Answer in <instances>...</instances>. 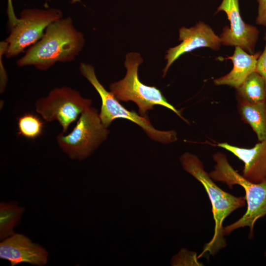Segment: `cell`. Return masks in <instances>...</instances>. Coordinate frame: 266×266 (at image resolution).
I'll use <instances>...</instances> for the list:
<instances>
[{"label": "cell", "instance_id": "6da1fadb", "mask_svg": "<svg viewBox=\"0 0 266 266\" xmlns=\"http://www.w3.org/2000/svg\"><path fill=\"white\" fill-rule=\"evenodd\" d=\"M85 40L83 33L74 26L70 17L50 24L43 35L17 61L18 66H33L46 70L56 63L73 61L82 51Z\"/></svg>", "mask_w": 266, "mask_h": 266}, {"label": "cell", "instance_id": "7a4b0ae2", "mask_svg": "<svg viewBox=\"0 0 266 266\" xmlns=\"http://www.w3.org/2000/svg\"><path fill=\"white\" fill-rule=\"evenodd\" d=\"M180 160L183 169L204 187L211 203L215 221L212 238L204 245L198 258L206 253L214 256L227 245L223 233L224 220L233 211L245 205V197H235L219 188L205 170L202 162L196 155L185 152L180 157Z\"/></svg>", "mask_w": 266, "mask_h": 266}, {"label": "cell", "instance_id": "3957f363", "mask_svg": "<svg viewBox=\"0 0 266 266\" xmlns=\"http://www.w3.org/2000/svg\"><path fill=\"white\" fill-rule=\"evenodd\" d=\"M214 169L209 173L215 181L225 183L231 189L238 185L243 188L247 207L245 214L238 220L224 227V235H228L239 228L249 227V237L253 236L255 222L266 215V179L259 183L252 182L235 170L229 163L226 155L218 152L213 155Z\"/></svg>", "mask_w": 266, "mask_h": 266}, {"label": "cell", "instance_id": "277c9868", "mask_svg": "<svg viewBox=\"0 0 266 266\" xmlns=\"http://www.w3.org/2000/svg\"><path fill=\"white\" fill-rule=\"evenodd\" d=\"M143 59L138 53L130 52L126 56L124 65L127 69L125 77L121 80L111 83L110 92L119 101H132L138 107L140 115L146 117L148 110H153L155 105H160L173 111L183 120L181 112L170 104L161 91L155 86H149L139 79L138 70Z\"/></svg>", "mask_w": 266, "mask_h": 266}, {"label": "cell", "instance_id": "5b68a950", "mask_svg": "<svg viewBox=\"0 0 266 266\" xmlns=\"http://www.w3.org/2000/svg\"><path fill=\"white\" fill-rule=\"evenodd\" d=\"M81 74L91 84L99 94L101 100L100 117L106 128L115 119H128L141 127L151 139L163 143H169L178 140L174 130L160 131L151 124L147 116L143 117L134 111L125 108L113 95L107 91L99 81L94 67L90 64L81 63L79 66Z\"/></svg>", "mask_w": 266, "mask_h": 266}, {"label": "cell", "instance_id": "8992f818", "mask_svg": "<svg viewBox=\"0 0 266 266\" xmlns=\"http://www.w3.org/2000/svg\"><path fill=\"white\" fill-rule=\"evenodd\" d=\"M64 133L56 138L60 148L70 159L82 160L106 139L109 131L102 123L98 111L90 106L80 115L72 131Z\"/></svg>", "mask_w": 266, "mask_h": 266}, {"label": "cell", "instance_id": "52a82bcc", "mask_svg": "<svg viewBox=\"0 0 266 266\" xmlns=\"http://www.w3.org/2000/svg\"><path fill=\"white\" fill-rule=\"evenodd\" d=\"M62 18V11L57 8L23 10L17 24L10 28L9 34L5 40L8 44L5 56L7 58L15 57L35 44L50 24Z\"/></svg>", "mask_w": 266, "mask_h": 266}, {"label": "cell", "instance_id": "ba28073f", "mask_svg": "<svg viewBox=\"0 0 266 266\" xmlns=\"http://www.w3.org/2000/svg\"><path fill=\"white\" fill-rule=\"evenodd\" d=\"M92 100L83 98L77 90L67 86L56 88L47 96L35 102L36 112L46 122L57 121L66 133L70 125L76 121Z\"/></svg>", "mask_w": 266, "mask_h": 266}, {"label": "cell", "instance_id": "9c48e42d", "mask_svg": "<svg viewBox=\"0 0 266 266\" xmlns=\"http://www.w3.org/2000/svg\"><path fill=\"white\" fill-rule=\"evenodd\" d=\"M225 12L230 22V28L226 26L219 37L221 44L239 46L249 54H254L258 39V29L242 20L239 7V0H222L216 13Z\"/></svg>", "mask_w": 266, "mask_h": 266}, {"label": "cell", "instance_id": "30bf717a", "mask_svg": "<svg viewBox=\"0 0 266 266\" xmlns=\"http://www.w3.org/2000/svg\"><path fill=\"white\" fill-rule=\"evenodd\" d=\"M179 45L169 48L165 59L167 63L163 69L165 77L170 66L181 55L200 47H207L217 51L220 48L221 42L211 28L203 22H198L190 28L185 27L179 29Z\"/></svg>", "mask_w": 266, "mask_h": 266}, {"label": "cell", "instance_id": "8fae6325", "mask_svg": "<svg viewBox=\"0 0 266 266\" xmlns=\"http://www.w3.org/2000/svg\"><path fill=\"white\" fill-rule=\"evenodd\" d=\"M48 257L46 249L23 234L15 233L0 243V258L9 261L11 266L24 263L43 266Z\"/></svg>", "mask_w": 266, "mask_h": 266}, {"label": "cell", "instance_id": "7c38bea8", "mask_svg": "<svg viewBox=\"0 0 266 266\" xmlns=\"http://www.w3.org/2000/svg\"><path fill=\"white\" fill-rule=\"evenodd\" d=\"M217 146L230 151L243 162L242 175L248 180L259 183L266 179V139L259 141L251 148L226 142L219 143Z\"/></svg>", "mask_w": 266, "mask_h": 266}, {"label": "cell", "instance_id": "4fadbf2b", "mask_svg": "<svg viewBox=\"0 0 266 266\" xmlns=\"http://www.w3.org/2000/svg\"><path fill=\"white\" fill-rule=\"evenodd\" d=\"M261 53L258 51L251 54L239 46H235L233 55L226 58L232 61L233 69L226 75L215 79L214 84L227 85L235 89L239 87L246 78L255 71L257 60Z\"/></svg>", "mask_w": 266, "mask_h": 266}, {"label": "cell", "instance_id": "5bb4252c", "mask_svg": "<svg viewBox=\"0 0 266 266\" xmlns=\"http://www.w3.org/2000/svg\"><path fill=\"white\" fill-rule=\"evenodd\" d=\"M242 120L252 128L259 141L266 139V100L257 102H238Z\"/></svg>", "mask_w": 266, "mask_h": 266}, {"label": "cell", "instance_id": "9a60e30c", "mask_svg": "<svg viewBox=\"0 0 266 266\" xmlns=\"http://www.w3.org/2000/svg\"><path fill=\"white\" fill-rule=\"evenodd\" d=\"M238 102H257L266 100V85L263 77L256 71L252 72L236 89Z\"/></svg>", "mask_w": 266, "mask_h": 266}, {"label": "cell", "instance_id": "2e32d148", "mask_svg": "<svg viewBox=\"0 0 266 266\" xmlns=\"http://www.w3.org/2000/svg\"><path fill=\"white\" fill-rule=\"evenodd\" d=\"M25 210L14 203L1 202L0 204V239L2 240L15 233L17 225Z\"/></svg>", "mask_w": 266, "mask_h": 266}, {"label": "cell", "instance_id": "e0dca14e", "mask_svg": "<svg viewBox=\"0 0 266 266\" xmlns=\"http://www.w3.org/2000/svg\"><path fill=\"white\" fill-rule=\"evenodd\" d=\"M18 134L29 139H35L43 133V122L36 115L25 113L18 119Z\"/></svg>", "mask_w": 266, "mask_h": 266}, {"label": "cell", "instance_id": "ac0fdd59", "mask_svg": "<svg viewBox=\"0 0 266 266\" xmlns=\"http://www.w3.org/2000/svg\"><path fill=\"white\" fill-rule=\"evenodd\" d=\"M7 45V43L5 40L0 42V91L1 94L5 90L7 81L6 72L4 69L2 60L3 55H5L6 53Z\"/></svg>", "mask_w": 266, "mask_h": 266}, {"label": "cell", "instance_id": "d6986e66", "mask_svg": "<svg viewBox=\"0 0 266 266\" xmlns=\"http://www.w3.org/2000/svg\"><path fill=\"white\" fill-rule=\"evenodd\" d=\"M255 71L263 77L266 85V40L264 50L257 60Z\"/></svg>", "mask_w": 266, "mask_h": 266}, {"label": "cell", "instance_id": "ffe728a7", "mask_svg": "<svg viewBox=\"0 0 266 266\" xmlns=\"http://www.w3.org/2000/svg\"><path fill=\"white\" fill-rule=\"evenodd\" d=\"M258 5V13L256 19L257 24L266 27V0H257Z\"/></svg>", "mask_w": 266, "mask_h": 266}, {"label": "cell", "instance_id": "44dd1931", "mask_svg": "<svg viewBox=\"0 0 266 266\" xmlns=\"http://www.w3.org/2000/svg\"><path fill=\"white\" fill-rule=\"evenodd\" d=\"M7 0V14L8 18V23L9 27L11 28L15 26L18 21V18H17L15 14L12 0Z\"/></svg>", "mask_w": 266, "mask_h": 266}, {"label": "cell", "instance_id": "7402d4cb", "mask_svg": "<svg viewBox=\"0 0 266 266\" xmlns=\"http://www.w3.org/2000/svg\"><path fill=\"white\" fill-rule=\"evenodd\" d=\"M70 2L72 3H74L77 2H80V0H70Z\"/></svg>", "mask_w": 266, "mask_h": 266}, {"label": "cell", "instance_id": "603a6c76", "mask_svg": "<svg viewBox=\"0 0 266 266\" xmlns=\"http://www.w3.org/2000/svg\"><path fill=\"white\" fill-rule=\"evenodd\" d=\"M51 0H46V3H45V6H46V7H48V6H47V1H50Z\"/></svg>", "mask_w": 266, "mask_h": 266}, {"label": "cell", "instance_id": "cb8c5ba5", "mask_svg": "<svg viewBox=\"0 0 266 266\" xmlns=\"http://www.w3.org/2000/svg\"><path fill=\"white\" fill-rule=\"evenodd\" d=\"M265 256L266 257V252H265Z\"/></svg>", "mask_w": 266, "mask_h": 266}]
</instances>
